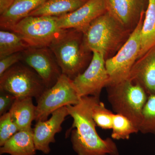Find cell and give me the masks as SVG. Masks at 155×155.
<instances>
[{
    "label": "cell",
    "instance_id": "obj_1",
    "mask_svg": "<svg viewBox=\"0 0 155 155\" xmlns=\"http://www.w3.org/2000/svg\"><path fill=\"white\" fill-rule=\"evenodd\" d=\"M100 97H82L75 105L67 106L73 119L67 130L66 137L71 136L72 148L77 155H119L117 145L112 138L103 139L97 133L92 110Z\"/></svg>",
    "mask_w": 155,
    "mask_h": 155
},
{
    "label": "cell",
    "instance_id": "obj_2",
    "mask_svg": "<svg viewBox=\"0 0 155 155\" xmlns=\"http://www.w3.org/2000/svg\"><path fill=\"white\" fill-rule=\"evenodd\" d=\"M48 47L62 74L73 80L83 72L91 51L84 45L82 31L74 28L64 29Z\"/></svg>",
    "mask_w": 155,
    "mask_h": 155
},
{
    "label": "cell",
    "instance_id": "obj_3",
    "mask_svg": "<svg viewBox=\"0 0 155 155\" xmlns=\"http://www.w3.org/2000/svg\"><path fill=\"white\" fill-rule=\"evenodd\" d=\"M127 31L108 11L90 23L83 31L85 47L105 58L121 48L127 37Z\"/></svg>",
    "mask_w": 155,
    "mask_h": 155
},
{
    "label": "cell",
    "instance_id": "obj_4",
    "mask_svg": "<svg viewBox=\"0 0 155 155\" xmlns=\"http://www.w3.org/2000/svg\"><path fill=\"white\" fill-rule=\"evenodd\" d=\"M106 87L108 101L114 112L130 119L139 129L148 98L143 89L129 79Z\"/></svg>",
    "mask_w": 155,
    "mask_h": 155
},
{
    "label": "cell",
    "instance_id": "obj_5",
    "mask_svg": "<svg viewBox=\"0 0 155 155\" xmlns=\"http://www.w3.org/2000/svg\"><path fill=\"white\" fill-rule=\"evenodd\" d=\"M143 14L125 43L116 55L106 60L109 81L107 86L129 79L134 65L138 60L141 48V31Z\"/></svg>",
    "mask_w": 155,
    "mask_h": 155
},
{
    "label": "cell",
    "instance_id": "obj_6",
    "mask_svg": "<svg viewBox=\"0 0 155 155\" xmlns=\"http://www.w3.org/2000/svg\"><path fill=\"white\" fill-rule=\"evenodd\" d=\"M39 75L30 67L15 64L0 76V91L16 98L37 99L46 89Z\"/></svg>",
    "mask_w": 155,
    "mask_h": 155
},
{
    "label": "cell",
    "instance_id": "obj_7",
    "mask_svg": "<svg viewBox=\"0 0 155 155\" xmlns=\"http://www.w3.org/2000/svg\"><path fill=\"white\" fill-rule=\"evenodd\" d=\"M58 19L52 16H28L11 31L20 35L30 47H48L64 30L58 26Z\"/></svg>",
    "mask_w": 155,
    "mask_h": 155
},
{
    "label": "cell",
    "instance_id": "obj_8",
    "mask_svg": "<svg viewBox=\"0 0 155 155\" xmlns=\"http://www.w3.org/2000/svg\"><path fill=\"white\" fill-rule=\"evenodd\" d=\"M81 98L72 79L62 74L52 87L47 88L36 99L35 121H45L53 112L62 107L75 105Z\"/></svg>",
    "mask_w": 155,
    "mask_h": 155
},
{
    "label": "cell",
    "instance_id": "obj_9",
    "mask_svg": "<svg viewBox=\"0 0 155 155\" xmlns=\"http://www.w3.org/2000/svg\"><path fill=\"white\" fill-rule=\"evenodd\" d=\"M88 67L72 80V83L80 97L85 96L100 97L102 90L109 81L104 56L93 52Z\"/></svg>",
    "mask_w": 155,
    "mask_h": 155
},
{
    "label": "cell",
    "instance_id": "obj_10",
    "mask_svg": "<svg viewBox=\"0 0 155 155\" xmlns=\"http://www.w3.org/2000/svg\"><path fill=\"white\" fill-rule=\"evenodd\" d=\"M22 60L41 78L47 89L52 87L62 74L49 47H29L22 52Z\"/></svg>",
    "mask_w": 155,
    "mask_h": 155
},
{
    "label": "cell",
    "instance_id": "obj_11",
    "mask_svg": "<svg viewBox=\"0 0 155 155\" xmlns=\"http://www.w3.org/2000/svg\"><path fill=\"white\" fill-rule=\"evenodd\" d=\"M107 11L105 0H88L75 11L58 17L61 29L74 28L83 32L95 19Z\"/></svg>",
    "mask_w": 155,
    "mask_h": 155
},
{
    "label": "cell",
    "instance_id": "obj_12",
    "mask_svg": "<svg viewBox=\"0 0 155 155\" xmlns=\"http://www.w3.org/2000/svg\"><path fill=\"white\" fill-rule=\"evenodd\" d=\"M69 113L67 106L53 112L51 117L45 121H38L33 128L34 140L37 150L45 154L51 152L50 145L55 142V136L62 130V124Z\"/></svg>",
    "mask_w": 155,
    "mask_h": 155
},
{
    "label": "cell",
    "instance_id": "obj_13",
    "mask_svg": "<svg viewBox=\"0 0 155 155\" xmlns=\"http://www.w3.org/2000/svg\"><path fill=\"white\" fill-rule=\"evenodd\" d=\"M107 11L127 30L135 28L143 14L144 0H105Z\"/></svg>",
    "mask_w": 155,
    "mask_h": 155
},
{
    "label": "cell",
    "instance_id": "obj_14",
    "mask_svg": "<svg viewBox=\"0 0 155 155\" xmlns=\"http://www.w3.org/2000/svg\"><path fill=\"white\" fill-rule=\"evenodd\" d=\"M138 60L129 79L141 87L148 96L155 94V47Z\"/></svg>",
    "mask_w": 155,
    "mask_h": 155
},
{
    "label": "cell",
    "instance_id": "obj_15",
    "mask_svg": "<svg viewBox=\"0 0 155 155\" xmlns=\"http://www.w3.org/2000/svg\"><path fill=\"white\" fill-rule=\"evenodd\" d=\"M46 0H15L11 7L0 16V26L4 30L11 28L23 18L28 17Z\"/></svg>",
    "mask_w": 155,
    "mask_h": 155
},
{
    "label": "cell",
    "instance_id": "obj_16",
    "mask_svg": "<svg viewBox=\"0 0 155 155\" xmlns=\"http://www.w3.org/2000/svg\"><path fill=\"white\" fill-rule=\"evenodd\" d=\"M33 128L20 130L0 148V154L37 155Z\"/></svg>",
    "mask_w": 155,
    "mask_h": 155
},
{
    "label": "cell",
    "instance_id": "obj_17",
    "mask_svg": "<svg viewBox=\"0 0 155 155\" xmlns=\"http://www.w3.org/2000/svg\"><path fill=\"white\" fill-rule=\"evenodd\" d=\"M36 107L32 101V98H16L9 112L11 118L19 130L31 128V124L35 120Z\"/></svg>",
    "mask_w": 155,
    "mask_h": 155
},
{
    "label": "cell",
    "instance_id": "obj_18",
    "mask_svg": "<svg viewBox=\"0 0 155 155\" xmlns=\"http://www.w3.org/2000/svg\"><path fill=\"white\" fill-rule=\"evenodd\" d=\"M88 0H46L28 16L61 17L75 11Z\"/></svg>",
    "mask_w": 155,
    "mask_h": 155
},
{
    "label": "cell",
    "instance_id": "obj_19",
    "mask_svg": "<svg viewBox=\"0 0 155 155\" xmlns=\"http://www.w3.org/2000/svg\"><path fill=\"white\" fill-rule=\"evenodd\" d=\"M155 47V0H148L147 8L141 28V48L138 60Z\"/></svg>",
    "mask_w": 155,
    "mask_h": 155
},
{
    "label": "cell",
    "instance_id": "obj_20",
    "mask_svg": "<svg viewBox=\"0 0 155 155\" xmlns=\"http://www.w3.org/2000/svg\"><path fill=\"white\" fill-rule=\"evenodd\" d=\"M30 47L18 34L8 30L0 31V59Z\"/></svg>",
    "mask_w": 155,
    "mask_h": 155
},
{
    "label": "cell",
    "instance_id": "obj_21",
    "mask_svg": "<svg viewBox=\"0 0 155 155\" xmlns=\"http://www.w3.org/2000/svg\"><path fill=\"white\" fill-rule=\"evenodd\" d=\"M111 137L114 140H128L133 134L137 133L139 129L133 122L125 116L114 114Z\"/></svg>",
    "mask_w": 155,
    "mask_h": 155
},
{
    "label": "cell",
    "instance_id": "obj_22",
    "mask_svg": "<svg viewBox=\"0 0 155 155\" xmlns=\"http://www.w3.org/2000/svg\"><path fill=\"white\" fill-rule=\"evenodd\" d=\"M139 130L143 134H151L155 137V94L148 96L142 113Z\"/></svg>",
    "mask_w": 155,
    "mask_h": 155
},
{
    "label": "cell",
    "instance_id": "obj_23",
    "mask_svg": "<svg viewBox=\"0 0 155 155\" xmlns=\"http://www.w3.org/2000/svg\"><path fill=\"white\" fill-rule=\"evenodd\" d=\"M114 114L100 99L96 101L92 110V116L96 125L104 130L112 129Z\"/></svg>",
    "mask_w": 155,
    "mask_h": 155
},
{
    "label": "cell",
    "instance_id": "obj_24",
    "mask_svg": "<svg viewBox=\"0 0 155 155\" xmlns=\"http://www.w3.org/2000/svg\"><path fill=\"white\" fill-rule=\"evenodd\" d=\"M19 130V128L11 118L9 112L1 116L0 117V146H3L9 139Z\"/></svg>",
    "mask_w": 155,
    "mask_h": 155
},
{
    "label": "cell",
    "instance_id": "obj_25",
    "mask_svg": "<svg viewBox=\"0 0 155 155\" xmlns=\"http://www.w3.org/2000/svg\"><path fill=\"white\" fill-rule=\"evenodd\" d=\"M22 52H19L0 59V76L11 67L22 60Z\"/></svg>",
    "mask_w": 155,
    "mask_h": 155
},
{
    "label": "cell",
    "instance_id": "obj_26",
    "mask_svg": "<svg viewBox=\"0 0 155 155\" xmlns=\"http://www.w3.org/2000/svg\"><path fill=\"white\" fill-rule=\"evenodd\" d=\"M0 91V115L1 116L9 112L16 97L7 92Z\"/></svg>",
    "mask_w": 155,
    "mask_h": 155
},
{
    "label": "cell",
    "instance_id": "obj_27",
    "mask_svg": "<svg viewBox=\"0 0 155 155\" xmlns=\"http://www.w3.org/2000/svg\"><path fill=\"white\" fill-rule=\"evenodd\" d=\"M15 0H0V14L5 13L11 7Z\"/></svg>",
    "mask_w": 155,
    "mask_h": 155
},
{
    "label": "cell",
    "instance_id": "obj_28",
    "mask_svg": "<svg viewBox=\"0 0 155 155\" xmlns=\"http://www.w3.org/2000/svg\"></svg>",
    "mask_w": 155,
    "mask_h": 155
}]
</instances>
